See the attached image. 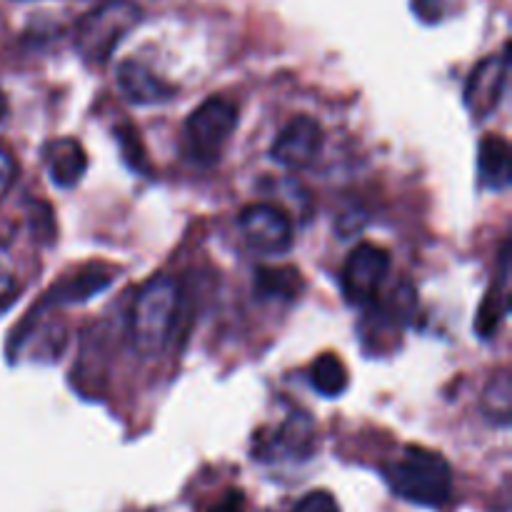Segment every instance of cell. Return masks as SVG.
Masks as SVG:
<instances>
[{"label": "cell", "mask_w": 512, "mask_h": 512, "mask_svg": "<svg viewBox=\"0 0 512 512\" xmlns=\"http://www.w3.org/2000/svg\"><path fill=\"white\" fill-rule=\"evenodd\" d=\"M118 90L133 105H158L175 95L173 85L160 80L148 65L138 60H125L118 68Z\"/></svg>", "instance_id": "10"}, {"label": "cell", "mask_w": 512, "mask_h": 512, "mask_svg": "<svg viewBox=\"0 0 512 512\" xmlns=\"http://www.w3.org/2000/svg\"><path fill=\"white\" fill-rule=\"evenodd\" d=\"M143 13L133 0H105L75 25V50L90 65L108 63L125 35L140 23Z\"/></svg>", "instance_id": "3"}, {"label": "cell", "mask_w": 512, "mask_h": 512, "mask_svg": "<svg viewBox=\"0 0 512 512\" xmlns=\"http://www.w3.org/2000/svg\"><path fill=\"white\" fill-rule=\"evenodd\" d=\"M323 143V125L315 118H310V115H298L278 133L273 148H270V158L275 163L285 165V168H308L310 163L318 160Z\"/></svg>", "instance_id": "7"}, {"label": "cell", "mask_w": 512, "mask_h": 512, "mask_svg": "<svg viewBox=\"0 0 512 512\" xmlns=\"http://www.w3.org/2000/svg\"><path fill=\"white\" fill-rule=\"evenodd\" d=\"M278 443L283 445L285 453L293 455V458H308L310 450H313V423H310L308 415H290V418L285 420L283 428H280Z\"/></svg>", "instance_id": "17"}, {"label": "cell", "mask_w": 512, "mask_h": 512, "mask_svg": "<svg viewBox=\"0 0 512 512\" xmlns=\"http://www.w3.org/2000/svg\"><path fill=\"white\" fill-rule=\"evenodd\" d=\"M510 243L503 245V255H500V275L493 283V288L485 293L483 305L478 310V323H475V330L483 340H490L500 330V323L508 315L510 308V293H508V275H510V255H508Z\"/></svg>", "instance_id": "12"}, {"label": "cell", "mask_w": 512, "mask_h": 512, "mask_svg": "<svg viewBox=\"0 0 512 512\" xmlns=\"http://www.w3.org/2000/svg\"><path fill=\"white\" fill-rule=\"evenodd\" d=\"M180 310V285L168 275L148 280L138 290L130 310V338L140 355L155 358L163 353L173 335Z\"/></svg>", "instance_id": "2"}, {"label": "cell", "mask_w": 512, "mask_h": 512, "mask_svg": "<svg viewBox=\"0 0 512 512\" xmlns=\"http://www.w3.org/2000/svg\"><path fill=\"white\" fill-rule=\"evenodd\" d=\"M15 293H18V288H15L13 275L5 273V270L0 268V313H3L10 303H13Z\"/></svg>", "instance_id": "22"}, {"label": "cell", "mask_w": 512, "mask_h": 512, "mask_svg": "<svg viewBox=\"0 0 512 512\" xmlns=\"http://www.w3.org/2000/svg\"><path fill=\"white\" fill-rule=\"evenodd\" d=\"M45 170L58 188H73L88 170V155L75 138H60L45 145Z\"/></svg>", "instance_id": "11"}, {"label": "cell", "mask_w": 512, "mask_h": 512, "mask_svg": "<svg viewBox=\"0 0 512 512\" xmlns=\"http://www.w3.org/2000/svg\"><path fill=\"white\" fill-rule=\"evenodd\" d=\"M480 180L490 190H505L512 178L510 143L503 135H485L478 148Z\"/></svg>", "instance_id": "13"}, {"label": "cell", "mask_w": 512, "mask_h": 512, "mask_svg": "<svg viewBox=\"0 0 512 512\" xmlns=\"http://www.w3.org/2000/svg\"><path fill=\"white\" fill-rule=\"evenodd\" d=\"M313 388L318 390L323 398H340L348 390L350 375L343 360L333 353H325L315 360L313 365Z\"/></svg>", "instance_id": "15"}, {"label": "cell", "mask_w": 512, "mask_h": 512, "mask_svg": "<svg viewBox=\"0 0 512 512\" xmlns=\"http://www.w3.org/2000/svg\"><path fill=\"white\" fill-rule=\"evenodd\" d=\"M390 273V253L380 245L360 243L348 255L343 268L345 298L355 305H368L378 298Z\"/></svg>", "instance_id": "5"}, {"label": "cell", "mask_w": 512, "mask_h": 512, "mask_svg": "<svg viewBox=\"0 0 512 512\" xmlns=\"http://www.w3.org/2000/svg\"><path fill=\"white\" fill-rule=\"evenodd\" d=\"M115 283V268L103 263H93L88 268L78 270L70 278L60 280L55 288L48 290L43 305H73L85 303V300L95 298L98 293L108 290Z\"/></svg>", "instance_id": "9"}, {"label": "cell", "mask_w": 512, "mask_h": 512, "mask_svg": "<svg viewBox=\"0 0 512 512\" xmlns=\"http://www.w3.org/2000/svg\"><path fill=\"white\" fill-rule=\"evenodd\" d=\"M18 173L20 168L15 155L10 153L8 148H0V200L10 193V188H13L15 180H18Z\"/></svg>", "instance_id": "20"}, {"label": "cell", "mask_w": 512, "mask_h": 512, "mask_svg": "<svg viewBox=\"0 0 512 512\" xmlns=\"http://www.w3.org/2000/svg\"><path fill=\"white\" fill-rule=\"evenodd\" d=\"M483 413L493 425L508 428L512 418V390L508 370H500L483 393Z\"/></svg>", "instance_id": "16"}, {"label": "cell", "mask_w": 512, "mask_h": 512, "mask_svg": "<svg viewBox=\"0 0 512 512\" xmlns=\"http://www.w3.org/2000/svg\"><path fill=\"white\" fill-rule=\"evenodd\" d=\"M390 490L420 508H443L453 495V468L440 453L405 448V455L383 468Z\"/></svg>", "instance_id": "1"}, {"label": "cell", "mask_w": 512, "mask_h": 512, "mask_svg": "<svg viewBox=\"0 0 512 512\" xmlns=\"http://www.w3.org/2000/svg\"><path fill=\"white\" fill-rule=\"evenodd\" d=\"M208 512H245L243 490H228Z\"/></svg>", "instance_id": "21"}, {"label": "cell", "mask_w": 512, "mask_h": 512, "mask_svg": "<svg viewBox=\"0 0 512 512\" xmlns=\"http://www.w3.org/2000/svg\"><path fill=\"white\" fill-rule=\"evenodd\" d=\"M5 115H8V100H5V95L0 93V123L5 120Z\"/></svg>", "instance_id": "23"}, {"label": "cell", "mask_w": 512, "mask_h": 512, "mask_svg": "<svg viewBox=\"0 0 512 512\" xmlns=\"http://www.w3.org/2000/svg\"><path fill=\"white\" fill-rule=\"evenodd\" d=\"M115 140H118L120 153H123L125 163H128L130 168L138 170V173H150L143 140H140L138 130L130 128V125H120V128H115Z\"/></svg>", "instance_id": "18"}, {"label": "cell", "mask_w": 512, "mask_h": 512, "mask_svg": "<svg viewBox=\"0 0 512 512\" xmlns=\"http://www.w3.org/2000/svg\"><path fill=\"white\" fill-rule=\"evenodd\" d=\"M305 283L303 275L290 265L283 268H258L255 273V290L260 298H278V300H295L303 293Z\"/></svg>", "instance_id": "14"}, {"label": "cell", "mask_w": 512, "mask_h": 512, "mask_svg": "<svg viewBox=\"0 0 512 512\" xmlns=\"http://www.w3.org/2000/svg\"><path fill=\"white\" fill-rule=\"evenodd\" d=\"M293 512H340V505L328 490H313L295 503Z\"/></svg>", "instance_id": "19"}, {"label": "cell", "mask_w": 512, "mask_h": 512, "mask_svg": "<svg viewBox=\"0 0 512 512\" xmlns=\"http://www.w3.org/2000/svg\"><path fill=\"white\" fill-rule=\"evenodd\" d=\"M238 128V105L225 98H208L185 120V155L198 165H215Z\"/></svg>", "instance_id": "4"}, {"label": "cell", "mask_w": 512, "mask_h": 512, "mask_svg": "<svg viewBox=\"0 0 512 512\" xmlns=\"http://www.w3.org/2000/svg\"><path fill=\"white\" fill-rule=\"evenodd\" d=\"M238 225L248 248L260 255H283L293 245V225L278 205H250L240 213Z\"/></svg>", "instance_id": "6"}, {"label": "cell", "mask_w": 512, "mask_h": 512, "mask_svg": "<svg viewBox=\"0 0 512 512\" xmlns=\"http://www.w3.org/2000/svg\"><path fill=\"white\" fill-rule=\"evenodd\" d=\"M508 70L510 60L508 45H505L503 53L480 60L473 73H470L468 85H465V105H468V110L478 120H483L485 115H490L498 108L500 98L505 93V85H508Z\"/></svg>", "instance_id": "8"}]
</instances>
